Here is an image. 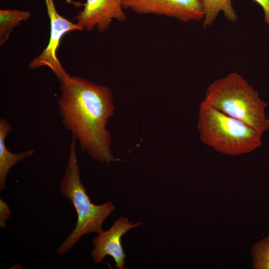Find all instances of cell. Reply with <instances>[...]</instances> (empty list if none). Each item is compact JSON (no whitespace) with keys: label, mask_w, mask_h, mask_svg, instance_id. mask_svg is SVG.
I'll use <instances>...</instances> for the list:
<instances>
[{"label":"cell","mask_w":269,"mask_h":269,"mask_svg":"<svg viewBox=\"0 0 269 269\" xmlns=\"http://www.w3.org/2000/svg\"><path fill=\"white\" fill-rule=\"evenodd\" d=\"M76 141V138L72 136L68 162L60 185V190L62 195L73 205L77 220L74 230L56 251L60 256L66 254L84 235L103 232V223L116 209L110 201L100 205L91 201L81 179Z\"/></svg>","instance_id":"obj_2"},{"label":"cell","mask_w":269,"mask_h":269,"mask_svg":"<svg viewBox=\"0 0 269 269\" xmlns=\"http://www.w3.org/2000/svg\"><path fill=\"white\" fill-rule=\"evenodd\" d=\"M11 211L7 203L0 199V228L6 227V221L10 218Z\"/></svg>","instance_id":"obj_13"},{"label":"cell","mask_w":269,"mask_h":269,"mask_svg":"<svg viewBox=\"0 0 269 269\" xmlns=\"http://www.w3.org/2000/svg\"><path fill=\"white\" fill-rule=\"evenodd\" d=\"M124 9L139 14H156L177 19L184 22L204 19L200 0H123Z\"/></svg>","instance_id":"obj_6"},{"label":"cell","mask_w":269,"mask_h":269,"mask_svg":"<svg viewBox=\"0 0 269 269\" xmlns=\"http://www.w3.org/2000/svg\"><path fill=\"white\" fill-rule=\"evenodd\" d=\"M44 0L50 20L49 40L42 52L29 63L28 68L32 70L42 66L48 67L60 82L70 75L63 68L56 55L60 41L66 33L75 30L83 31V29L77 23H73L58 12L54 0Z\"/></svg>","instance_id":"obj_5"},{"label":"cell","mask_w":269,"mask_h":269,"mask_svg":"<svg viewBox=\"0 0 269 269\" xmlns=\"http://www.w3.org/2000/svg\"><path fill=\"white\" fill-rule=\"evenodd\" d=\"M251 251L253 268L269 269V235L255 244Z\"/></svg>","instance_id":"obj_12"},{"label":"cell","mask_w":269,"mask_h":269,"mask_svg":"<svg viewBox=\"0 0 269 269\" xmlns=\"http://www.w3.org/2000/svg\"><path fill=\"white\" fill-rule=\"evenodd\" d=\"M142 224L141 222L133 224L128 218L121 217L114 222L109 230L98 234L92 240L94 248L91 252L95 263L99 264L106 257L110 256L114 259L116 269H124L127 255L124 252L121 239L129 230Z\"/></svg>","instance_id":"obj_8"},{"label":"cell","mask_w":269,"mask_h":269,"mask_svg":"<svg viewBox=\"0 0 269 269\" xmlns=\"http://www.w3.org/2000/svg\"><path fill=\"white\" fill-rule=\"evenodd\" d=\"M254 0L262 7L265 14V21L267 24H269V0Z\"/></svg>","instance_id":"obj_14"},{"label":"cell","mask_w":269,"mask_h":269,"mask_svg":"<svg viewBox=\"0 0 269 269\" xmlns=\"http://www.w3.org/2000/svg\"><path fill=\"white\" fill-rule=\"evenodd\" d=\"M11 125L4 118L0 120V191L6 187V180L10 170L24 158L33 155L34 149L23 152L13 153L9 151L5 145V139L12 130Z\"/></svg>","instance_id":"obj_9"},{"label":"cell","mask_w":269,"mask_h":269,"mask_svg":"<svg viewBox=\"0 0 269 269\" xmlns=\"http://www.w3.org/2000/svg\"><path fill=\"white\" fill-rule=\"evenodd\" d=\"M204 102L223 113L239 120L261 135L269 129L262 101L242 76L236 72L217 79L208 87Z\"/></svg>","instance_id":"obj_3"},{"label":"cell","mask_w":269,"mask_h":269,"mask_svg":"<svg viewBox=\"0 0 269 269\" xmlns=\"http://www.w3.org/2000/svg\"><path fill=\"white\" fill-rule=\"evenodd\" d=\"M203 5L205 16L203 27L205 29L211 26L220 12H223L226 18L235 22L237 14L234 9L232 0H200Z\"/></svg>","instance_id":"obj_10"},{"label":"cell","mask_w":269,"mask_h":269,"mask_svg":"<svg viewBox=\"0 0 269 269\" xmlns=\"http://www.w3.org/2000/svg\"><path fill=\"white\" fill-rule=\"evenodd\" d=\"M31 17L28 11L19 9H0V45L2 46L8 40L14 28L22 21H26Z\"/></svg>","instance_id":"obj_11"},{"label":"cell","mask_w":269,"mask_h":269,"mask_svg":"<svg viewBox=\"0 0 269 269\" xmlns=\"http://www.w3.org/2000/svg\"><path fill=\"white\" fill-rule=\"evenodd\" d=\"M123 0H86L83 10L73 19L83 29L91 31L96 28L100 32L110 29L113 20L124 22L127 15L123 7Z\"/></svg>","instance_id":"obj_7"},{"label":"cell","mask_w":269,"mask_h":269,"mask_svg":"<svg viewBox=\"0 0 269 269\" xmlns=\"http://www.w3.org/2000/svg\"><path fill=\"white\" fill-rule=\"evenodd\" d=\"M197 128L202 143L225 155L249 153L262 144V135L254 129L203 101Z\"/></svg>","instance_id":"obj_4"},{"label":"cell","mask_w":269,"mask_h":269,"mask_svg":"<svg viewBox=\"0 0 269 269\" xmlns=\"http://www.w3.org/2000/svg\"><path fill=\"white\" fill-rule=\"evenodd\" d=\"M60 82L57 103L62 124L78 140L82 150L102 163L119 160L113 154L107 129L115 111L111 90L75 76L69 75Z\"/></svg>","instance_id":"obj_1"}]
</instances>
